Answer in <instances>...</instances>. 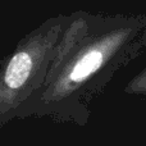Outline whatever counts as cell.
I'll return each mask as SVG.
<instances>
[{
  "label": "cell",
  "instance_id": "cell-1",
  "mask_svg": "<svg viewBox=\"0 0 146 146\" xmlns=\"http://www.w3.org/2000/svg\"><path fill=\"white\" fill-rule=\"evenodd\" d=\"M146 50V14H69L45 83L18 118L49 117L83 126L87 104L119 68Z\"/></svg>",
  "mask_w": 146,
  "mask_h": 146
},
{
  "label": "cell",
  "instance_id": "cell-2",
  "mask_svg": "<svg viewBox=\"0 0 146 146\" xmlns=\"http://www.w3.org/2000/svg\"><path fill=\"white\" fill-rule=\"evenodd\" d=\"M69 21L59 14L45 19L18 41L0 66V126L18 118L45 83L55 46Z\"/></svg>",
  "mask_w": 146,
  "mask_h": 146
},
{
  "label": "cell",
  "instance_id": "cell-3",
  "mask_svg": "<svg viewBox=\"0 0 146 146\" xmlns=\"http://www.w3.org/2000/svg\"><path fill=\"white\" fill-rule=\"evenodd\" d=\"M128 92H146V69L131 81L127 87Z\"/></svg>",
  "mask_w": 146,
  "mask_h": 146
}]
</instances>
